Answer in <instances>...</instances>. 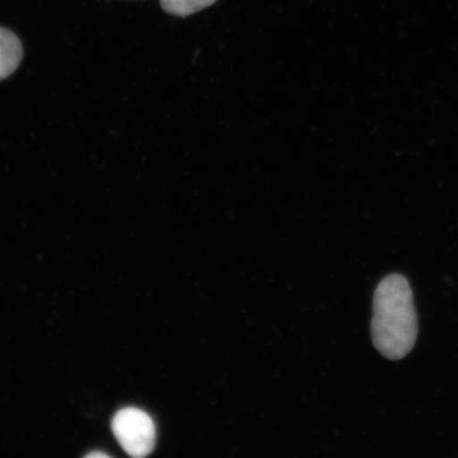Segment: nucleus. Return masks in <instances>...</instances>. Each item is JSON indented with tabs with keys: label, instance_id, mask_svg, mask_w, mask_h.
<instances>
[{
	"label": "nucleus",
	"instance_id": "nucleus-4",
	"mask_svg": "<svg viewBox=\"0 0 458 458\" xmlns=\"http://www.w3.org/2000/svg\"><path fill=\"white\" fill-rule=\"evenodd\" d=\"M216 2V0H160V5L170 15L186 17L210 7Z\"/></svg>",
	"mask_w": 458,
	"mask_h": 458
},
{
	"label": "nucleus",
	"instance_id": "nucleus-3",
	"mask_svg": "<svg viewBox=\"0 0 458 458\" xmlns=\"http://www.w3.org/2000/svg\"><path fill=\"white\" fill-rule=\"evenodd\" d=\"M24 49L21 39L8 29L0 27V81L13 74L20 66Z\"/></svg>",
	"mask_w": 458,
	"mask_h": 458
},
{
	"label": "nucleus",
	"instance_id": "nucleus-2",
	"mask_svg": "<svg viewBox=\"0 0 458 458\" xmlns=\"http://www.w3.org/2000/svg\"><path fill=\"white\" fill-rule=\"evenodd\" d=\"M112 429L119 445L131 457H146L156 446V425L151 417L140 409L118 411L113 418Z\"/></svg>",
	"mask_w": 458,
	"mask_h": 458
},
{
	"label": "nucleus",
	"instance_id": "nucleus-1",
	"mask_svg": "<svg viewBox=\"0 0 458 458\" xmlns=\"http://www.w3.org/2000/svg\"><path fill=\"white\" fill-rule=\"evenodd\" d=\"M417 335V313L409 280L403 275H388L375 291L372 343L383 357L398 360L414 348Z\"/></svg>",
	"mask_w": 458,
	"mask_h": 458
},
{
	"label": "nucleus",
	"instance_id": "nucleus-5",
	"mask_svg": "<svg viewBox=\"0 0 458 458\" xmlns=\"http://www.w3.org/2000/svg\"><path fill=\"white\" fill-rule=\"evenodd\" d=\"M85 457H88V458H106V457H110V456H108L106 454H103V452L97 451V452H90V454H89L88 455H85Z\"/></svg>",
	"mask_w": 458,
	"mask_h": 458
}]
</instances>
